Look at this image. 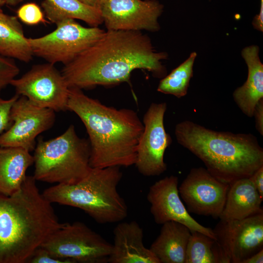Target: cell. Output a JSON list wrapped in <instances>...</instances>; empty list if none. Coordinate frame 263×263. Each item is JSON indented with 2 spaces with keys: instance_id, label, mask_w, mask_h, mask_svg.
<instances>
[{
  "instance_id": "obj_24",
  "label": "cell",
  "mask_w": 263,
  "mask_h": 263,
  "mask_svg": "<svg viewBox=\"0 0 263 263\" xmlns=\"http://www.w3.org/2000/svg\"><path fill=\"white\" fill-rule=\"evenodd\" d=\"M196 56V52L191 53L184 62L163 77L158 84L157 91L177 98L185 96L193 76V67Z\"/></svg>"
},
{
  "instance_id": "obj_1",
  "label": "cell",
  "mask_w": 263,
  "mask_h": 263,
  "mask_svg": "<svg viewBox=\"0 0 263 263\" xmlns=\"http://www.w3.org/2000/svg\"><path fill=\"white\" fill-rule=\"evenodd\" d=\"M166 52H156L141 31L107 30L94 44L64 65L61 73L69 87L80 89L128 82L136 69L156 77L166 75L162 60Z\"/></svg>"
},
{
  "instance_id": "obj_2",
  "label": "cell",
  "mask_w": 263,
  "mask_h": 263,
  "mask_svg": "<svg viewBox=\"0 0 263 263\" xmlns=\"http://www.w3.org/2000/svg\"><path fill=\"white\" fill-rule=\"evenodd\" d=\"M67 110L76 114L86 128L92 168L135 164L144 129L135 111L107 106L74 87L70 88Z\"/></svg>"
},
{
  "instance_id": "obj_7",
  "label": "cell",
  "mask_w": 263,
  "mask_h": 263,
  "mask_svg": "<svg viewBox=\"0 0 263 263\" xmlns=\"http://www.w3.org/2000/svg\"><path fill=\"white\" fill-rule=\"evenodd\" d=\"M70 263H107L112 244L83 223L62 224L40 245Z\"/></svg>"
},
{
  "instance_id": "obj_4",
  "label": "cell",
  "mask_w": 263,
  "mask_h": 263,
  "mask_svg": "<svg viewBox=\"0 0 263 263\" xmlns=\"http://www.w3.org/2000/svg\"><path fill=\"white\" fill-rule=\"evenodd\" d=\"M174 134L210 173L229 185L263 166V149L251 134L214 131L188 120L177 124Z\"/></svg>"
},
{
  "instance_id": "obj_16",
  "label": "cell",
  "mask_w": 263,
  "mask_h": 263,
  "mask_svg": "<svg viewBox=\"0 0 263 263\" xmlns=\"http://www.w3.org/2000/svg\"><path fill=\"white\" fill-rule=\"evenodd\" d=\"M110 263H160L143 244V230L135 221L119 223L113 229Z\"/></svg>"
},
{
  "instance_id": "obj_17",
  "label": "cell",
  "mask_w": 263,
  "mask_h": 263,
  "mask_svg": "<svg viewBox=\"0 0 263 263\" xmlns=\"http://www.w3.org/2000/svg\"><path fill=\"white\" fill-rule=\"evenodd\" d=\"M256 45L246 47L242 51V57L248 68L246 81L233 93L234 101L247 116L252 117L257 103L263 99V65Z\"/></svg>"
},
{
  "instance_id": "obj_11",
  "label": "cell",
  "mask_w": 263,
  "mask_h": 263,
  "mask_svg": "<svg viewBox=\"0 0 263 263\" xmlns=\"http://www.w3.org/2000/svg\"><path fill=\"white\" fill-rule=\"evenodd\" d=\"M212 229L226 263H243L263 249V211L241 220H220Z\"/></svg>"
},
{
  "instance_id": "obj_23",
  "label": "cell",
  "mask_w": 263,
  "mask_h": 263,
  "mask_svg": "<svg viewBox=\"0 0 263 263\" xmlns=\"http://www.w3.org/2000/svg\"><path fill=\"white\" fill-rule=\"evenodd\" d=\"M190 232L185 263H226L215 239L200 232Z\"/></svg>"
},
{
  "instance_id": "obj_13",
  "label": "cell",
  "mask_w": 263,
  "mask_h": 263,
  "mask_svg": "<svg viewBox=\"0 0 263 263\" xmlns=\"http://www.w3.org/2000/svg\"><path fill=\"white\" fill-rule=\"evenodd\" d=\"M229 186L206 168H194L178 188V191L189 213L217 219L224 208Z\"/></svg>"
},
{
  "instance_id": "obj_14",
  "label": "cell",
  "mask_w": 263,
  "mask_h": 263,
  "mask_svg": "<svg viewBox=\"0 0 263 263\" xmlns=\"http://www.w3.org/2000/svg\"><path fill=\"white\" fill-rule=\"evenodd\" d=\"M99 8L107 30L160 29L163 5L156 0H100Z\"/></svg>"
},
{
  "instance_id": "obj_29",
  "label": "cell",
  "mask_w": 263,
  "mask_h": 263,
  "mask_svg": "<svg viewBox=\"0 0 263 263\" xmlns=\"http://www.w3.org/2000/svg\"><path fill=\"white\" fill-rule=\"evenodd\" d=\"M253 116L255 120L256 129L261 135H263V99L257 103Z\"/></svg>"
},
{
  "instance_id": "obj_8",
  "label": "cell",
  "mask_w": 263,
  "mask_h": 263,
  "mask_svg": "<svg viewBox=\"0 0 263 263\" xmlns=\"http://www.w3.org/2000/svg\"><path fill=\"white\" fill-rule=\"evenodd\" d=\"M56 25L55 30L47 35L28 38L33 55L54 64L70 63L98 41L105 32L98 27L83 26L72 19Z\"/></svg>"
},
{
  "instance_id": "obj_26",
  "label": "cell",
  "mask_w": 263,
  "mask_h": 263,
  "mask_svg": "<svg viewBox=\"0 0 263 263\" xmlns=\"http://www.w3.org/2000/svg\"><path fill=\"white\" fill-rule=\"evenodd\" d=\"M19 69L13 59L0 55V84L4 87L19 74Z\"/></svg>"
},
{
  "instance_id": "obj_31",
  "label": "cell",
  "mask_w": 263,
  "mask_h": 263,
  "mask_svg": "<svg viewBox=\"0 0 263 263\" xmlns=\"http://www.w3.org/2000/svg\"><path fill=\"white\" fill-rule=\"evenodd\" d=\"M260 8L259 13L254 17L253 20L254 28L260 31L263 30V0L260 1Z\"/></svg>"
},
{
  "instance_id": "obj_25",
  "label": "cell",
  "mask_w": 263,
  "mask_h": 263,
  "mask_svg": "<svg viewBox=\"0 0 263 263\" xmlns=\"http://www.w3.org/2000/svg\"><path fill=\"white\" fill-rule=\"evenodd\" d=\"M17 15V17L20 21L28 25L49 22L45 19L40 7L34 2L27 3L21 5L18 9Z\"/></svg>"
},
{
  "instance_id": "obj_6",
  "label": "cell",
  "mask_w": 263,
  "mask_h": 263,
  "mask_svg": "<svg viewBox=\"0 0 263 263\" xmlns=\"http://www.w3.org/2000/svg\"><path fill=\"white\" fill-rule=\"evenodd\" d=\"M36 181L73 184L84 178L92 168L89 140L80 138L71 125L61 135L49 140L40 137L34 150Z\"/></svg>"
},
{
  "instance_id": "obj_33",
  "label": "cell",
  "mask_w": 263,
  "mask_h": 263,
  "mask_svg": "<svg viewBox=\"0 0 263 263\" xmlns=\"http://www.w3.org/2000/svg\"><path fill=\"white\" fill-rule=\"evenodd\" d=\"M81 2L92 7L99 8L100 0H79Z\"/></svg>"
},
{
  "instance_id": "obj_5",
  "label": "cell",
  "mask_w": 263,
  "mask_h": 263,
  "mask_svg": "<svg viewBox=\"0 0 263 263\" xmlns=\"http://www.w3.org/2000/svg\"><path fill=\"white\" fill-rule=\"evenodd\" d=\"M120 167L92 168L73 184H56L42 193L50 203L78 208L99 224L120 222L128 214V206L117 190L122 177Z\"/></svg>"
},
{
  "instance_id": "obj_3",
  "label": "cell",
  "mask_w": 263,
  "mask_h": 263,
  "mask_svg": "<svg viewBox=\"0 0 263 263\" xmlns=\"http://www.w3.org/2000/svg\"><path fill=\"white\" fill-rule=\"evenodd\" d=\"M33 176L10 196L0 194V263H26L62 224Z\"/></svg>"
},
{
  "instance_id": "obj_22",
  "label": "cell",
  "mask_w": 263,
  "mask_h": 263,
  "mask_svg": "<svg viewBox=\"0 0 263 263\" xmlns=\"http://www.w3.org/2000/svg\"><path fill=\"white\" fill-rule=\"evenodd\" d=\"M42 7L48 21L56 24L67 19L82 20L92 27H98L103 23L99 8L79 0H44Z\"/></svg>"
},
{
  "instance_id": "obj_32",
  "label": "cell",
  "mask_w": 263,
  "mask_h": 263,
  "mask_svg": "<svg viewBox=\"0 0 263 263\" xmlns=\"http://www.w3.org/2000/svg\"><path fill=\"white\" fill-rule=\"evenodd\" d=\"M263 263V249L252 255L246 259L243 263Z\"/></svg>"
},
{
  "instance_id": "obj_15",
  "label": "cell",
  "mask_w": 263,
  "mask_h": 263,
  "mask_svg": "<svg viewBox=\"0 0 263 263\" xmlns=\"http://www.w3.org/2000/svg\"><path fill=\"white\" fill-rule=\"evenodd\" d=\"M147 199L156 224L178 222L187 226L190 231L200 232L215 239L213 229L199 224L187 210L180 197L177 176H166L155 182L150 187Z\"/></svg>"
},
{
  "instance_id": "obj_10",
  "label": "cell",
  "mask_w": 263,
  "mask_h": 263,
  "mask_svg": "<svg viewBox=\"0 0 263 263\" xmlns=\"http://www.w3.org/2000/svg\"><path fill=\"white\" fill-rule=\"evenodd\" d=\"M167 109L165 102L152 103L143 117L144 129L138 144L134 165L139 172L145 176H159L167 169L164 154L172 139L164 126Z\"/></svg>"
},
{
  "instance_id": "obj_35",
  "label": "cell",
  "mask_w": 263,
  "mask_h": 263,
  "mask_svg": "<svg viewBox=\"0 0 263 263\" xmlns=\"http://www.w3.org/2000/svg\"><path fill=\"white\" fill-rule=\"evenodd\" d=\"M3 88H4V87L3 86H2V85L0 84V91L3 89Z\"/></svg>"
},
{
  "instance_id": "obj_19",
  "label": "cell",
  "mask_w": 263,
  "mask_h": 263,
  "mask_svg": "<svg viewBox=\"0 0 263 263\" xmlns=\"http://www.w3.org/2000/svg\"><path fill=\"white\" fill-rule=\"evenodd\" d=\"M190 234V229L184 225L167 222L162 224L159 235L149 249L160 263H185Z\"/></svg>"
},
{
  "instance_id": "obj_12",
  "label": "cell",
  "mask_w": 263,
  "mask_h": 263,
  "mask_svg": "<svg viewBox=\"0 0 263 263\" xmlns=\"http://www.w3.org/2000/svg\"><path fill=\"white\" fill-rule=\"evenodd\" d=\"M13 123L0 135V146L17 147L29 152L35 148L37 137L54 125L55 112L37 106L23 96L14 102L11 112Z\"/></svg>"
},
{
  "instance_id": "obj_21",
  "label": "cell",
  "mask_w": 263,
  "mask_h": 263,
  "mask_svg": "<svg viewBox=\"0 0 263 263\" xmlns=\"http://www.w3.org/2000/svg\"><path fill=\"white\" fill-rule=\"evenodd\" d=\"M0 55L24 62L33 54L28 38L17 17L5 14L0 7Z\"/></svg>"
},
{
  "instance_id": "obj_28",
  "label": "cell",
  "mask_w": 263,
  "mask_h": 263,
  "mask_svg": "<svg viewBox=\"0 0 263 263\" xmlns=\"http://www.w3.org/2000/svg\"><path fill=\"white\" fill-rule=\"evenodd\" d=\"M26 263H70L69 261L58 258L52 255L45 248L39 246L37 248Z\"/></svg>"
},
{
  "instance_id": "obj_27",
  "label": "cell",
  "mask_w": 263,
  "mask_h": 263,
  "mask_svg": "<svg viewBox=\"0 0 263 263\" xmlns=\"http://www.w3.org/2000/svg\"><path fill=\"white\" fill-rule=\"evenodd\" d=\"M19 97L17 94L9 99H3L0 97V135L8 130L13 123L11 109Z\"/></svg>"
},
{
  "instance_id": "obj_34",
  "label": "cell",
  "mask_w": 263,
  "mask_h": 263,
  "mask_svg": "<svg viewBox=\"0 0 263 263\" xmlns=\"http://www.w3.org/2000/svg\"><path fill=\"white\" fill-rule=\"evenodd\" d=\"M23 0H0V7L3 5H15Z\"/></svg>"
},
{
  "instance_id": "obj_20",
  "label": "cell",
  "mask_w": 263,
  "mask_h": 263,
  "mask_svg": "<svg viewBox=\"0 0 263 263\" xmlns=\"http://www.w3.org/2000/svg\"><path fill=\"white\" fill-rule=\"evenodd\" d=\"M34 164L30 152L20 148L0 146V194L10 196L21 187L27 169Z\"/></svg>"
},
{
  "instance_id": "obj_9",
  "label": "cell",
  "mask_w": 263,
  "mask_h": 263,
  "mask_svg": "<svg viewBox=\"0 0 263 263\" xmlns=\"http://www.w3.org/2000/svg\"><path fill=\"white\" fill-rule=\"evenodd\" d=\"M17 94L35 105L55 112L67 110L70 87L55 64H37L21 77L12 80Z\"/></svg>"
},
{
  "instance_id": "obj_30",
  "label": "cell",
  "mask_w": 263,
  "mask_h": 263,
  "mask_svg": "<svg viewBox=\"0 0 263 263\" xmlns=\"http://www.w3.org/2000/svg\"><path fill=\"white\" fill-rule=\"evenodd\" d=\"M249 178L261 197L263 199V166L258 169Z\"/></svg>"
},
{
  "instance_id": "obj_18",
  "label": "cell",
  "mask_w": 263,
  "mask_h": 263,
  "mask_svg": "<svg viewBox=\"0 0 263 263\" xmlns=\"http://www.w3.org/2000/svg\"><path fill=\"white\" fill-rule=\"evenodd\" d=\"M220 220H241L263 210V200L249 178L230 184Z\"/></svg>"
}]
</instances>
